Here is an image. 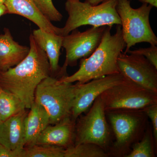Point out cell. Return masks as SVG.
<instances>
[{"mask_svg":"<svg viewBox=\"0 0 157 157\" xmlns=\"http://www.w3.org/2000/svg\"><path fill=\"white\" fill-rule=\"evenodd\" d=\"M0 35V72H5L17 65L28 54L29 46L14 41L10 30L4 29Z\"/></svg>","mask_w":157,"mask_h":157,"instance_id":"cell-16","label":"cell"},{"mask_svg":"<svg viewBox=\"0 0 157 157\" xmlns=\"http://www.w3.org/2000/svg\"><path fill=\"white\" fill-rule=\"evenodd\" d=\"M75 120L71 116L57 123L49 124L39 135L36 144L62 147L65 148L72 145L75 140Z\"/></svg>","mask_w":157,"mask_h":157,"instance_id":"cell-12","label":"cell"},{"mask_svg":"<svg viewBox=\"0 0 157 157\" xmlns=\"http://www.w3.org/2000/svg\"><path fill=\"white\" fill-rule=\"evenodd\" d=\"M107 1H109V0H86L85 2L88 3L92 6H97L101 3Z\"/></svg>","mask_w":157,"mask_h":157,"instance_id":"cell-26","label":"cell"},{"mask_svg":"<svg viewBox=\"0 0 157 157\" xmlns=\"http://www.w3.org/2000/svg\"><path fill=\"white\" fill-rule=\"evenodd\" d=\"M106 27H92L83 32L74 30L63 36L62 47L66 56L61 67L63 72L66 73L68 66H76L78 59L87 58L94 52L101 43Z\"/></svg>","mask_w":157,"mask_h":157,"instance_id":"cell-8","label":"cell"},{"mask_svg":"<svg viewBox=\"0 0 157 157\" xmlns=\"http://www.w3.org/2000/svg\"><path fill=\"white\" fill-rule=\"evenodd\" d=\"M5 1H6V0H0V4H4V5Z\"/></svg>","mask_w":157,"mask_h":157,"instance_id":"cell-29","label":"cell"},{"mask_svg":"<svg viewBox=\"0 0 157 157\" xmlns=\"http://www.w3.org/2000/svg\"><path fill=\"white\" fill-rule=\"evenodd\" d=\"M150 135L147 134L143 139L135 144L133 147L132 152L125 156L127 157H155L153 147L152 144Z\"/></svg>","mask_w":157,"mask_h":157,"instance_id":"cell-21","label":"cell"},{"mask_svg":"<svg viewBox=\"0 0 157 157\" xmlns=\"http://www.w3.org/2000/svg\"><path fill=\"white\" fill-rule=\"evenodd\" d=\"M32 35L47 55L50 65L51 76L56 78L58 76L59 78L64 76L59 64L63 36L39 28L34 30Z\"/></svg>","mask_w":157,"mask_h":157,"instance_id":"cell-15","label":"cell"},{"mask_svg":"<svg viewBox=\"0 0 157 157\" xmlns=\"http://www.w3.org/2000/svg\"><path fill=\"white\" fill-rule=\"evenodd\" d=\"M25 121V147L36 144L39 135L50 124L49 115L45 108L34 101Z\"/></svg>","mask_w":157,"mask_h":157,"instance_id":"cell-17","label":"cell"},{"mask_svg":"<svg viewBox=\"0 0 157 157\" xmlns=\"http://www.w3.org/2000/svg\"><path fill=\"white\" fill-rule=\"evenodd\" d=\"M132 111L119 109L108 112L116 139L117 148L121 149L128 146L140 128L141 122L140 116L132 113Z\"/></svg>","mask_w":157,"mask_h":157,"instance_id":"cell-11","label":"cell"},{"mask_svg":"<svg viewBox=\"0 0 157 157\" xmlns=\"http://www.w3.org/2000/svg\"><path fill=\"white\" fill-rule=\"evenodd\" d=\"M108 155L101 147L93 143H82L65 148L64 157H106Z\"/></svg>","mask_w":157,"mask_h":157,"instance_id":"cell-19","label":"cell"},{"mask_svg":"<svg viewBox=\"0 0 157 157\" xmlns=\"http://www.w3.org/2000/svg\"><path fill=\"white\" fill-rule=\"evenodd\" d=\"M112 27L107 26L101 43L90 56L82 59L79 69L73 75L59 78L63 82H77L85 83L104 76L119 73L117 59L126 44L123 37L121 25H117L116 32L111 34Z\"/></svg>","mask_w":157,"mask_h":157,"instance_id":"cell-2","label":"cell"},{"mask_svg":"<svg viewBox=\"0 0 157 157\" xmlns=\"http://www.w3.org/2000/svg\"><path fill=\"white\" fill-rule=\"evenodd\" d=\"M40 11L51 21L59 22L63 15L54 5L52 0H33Z\"/></svg>","mask_w":157,"mask_h":157,"instance_id":"cell-22","label":"cell"},{"mask_svg":"<svg viewBox=\"0 0 157 157\" xmlns=\"http://www.w3.org/2000/svg\"><path fill=\"white\" fill-rule=\"evenodd\" d=\"M125 80L126 78L119 73L93 79L85 83L77 82L75 84V99L71 111L72 117L75 120L78 118L104 91Z\"/></svg>","mask_w":157,"mask_h":157,"instance_id":"cell-10","label":"cell"},{"mask_svg":"<svg viewBox=\"0 0 157 157\" xmlns=\"http://www.w3.org/2000/svg\"><path fill=\"white\" fill-rule=\"evenodd\" d=\"M104 105L100 96L89 111L82 116L75 125V143H93L104 149L109 143V131Z\"/></svg>","mask_w":157,"mask_h":157,"instance_id":"cell-7","label":"cell"},{"mask_svg":"<svg viewBox=\"0 0 157 157\" xmlns=\"http://www.w3.org/2000/svg\"><path fill=\"white\" fill-rule=\"evenodd\" d=\"M23 148L12 150L0 144V157H21Z\"/></svg>","mask_w":157,"mask_h":157,"instance_id":"cell-25","label":"cell"},{"mask_svg":"<svg viewBox=\"0 0 157 157\" xmlns=\"http://www.w3.org/2000/svg\"><path fill=\"white\" fill-rule=\"evenodd\" d=\"M105 112L119 109L143 110L157 104V93L126 79L100 95Z\"/></svg>","mask_w":157,"mask_h":157,"instance_id":"cell-6","label":"cell"},{"mask_svg":"<svg viewBox=\"0 0 157 157\" xmlns=\"http://www.w3.org/2000/svg\"><path fill=\"white\" fill-rule=\"evenodd\" d=\"M117 0H109L97 6L79 1H67L65 9L68 17L64 26L59 28L60 36H64L82 26L112 27L121 25L117 12Z\"/></svg>","mask_w":157,"mask_h":157,"instance_id":"cell-3","label":"cell"},{"mask_svg":"<svg viewBox=\"0 0 157 157\" xmlns=\"http://www.w3.org/2000/svg\"><path fill=\"white\" fill-rule=\"evenodd\" d=\"M139 2H141L144 4H148V5H151L152 7H155L157 8V0H138Z\"/></svg>","mask_w":157,"mask_h":157,"instance_id":"cell-27","label":"cell"},{"mask_svg":"<svg viewBox=\"0 0 157 157\" xmlns=\"http://www.w3.org/2000/svg\"><path fill=\"white\" fill-rule=\"evenodd\" d=\"M153 7L144 3L137 9H133L130 0H117V12L121 21L122 32L126 44L124 53L137 43L147 42L157 45V38L152 29L149 16Z\"/></svg>","mask_w":157,"mask_h":157,"instance_id":"cell-5","label":"cell"},{"mask_svg":"<svg viewBox=\"0 0 157 157\" xmlns=\"http://www.w3.org/2000/svg\"><path fill=\"white\" fill-rule=\"evenodd\" d=\"M67 1H79L80 0H67Z\"/></svg>","mask_w":157,"mask_h":157,"instance_id":"cell-30","label":"cell"},{"mask_svg":"<svg viewBox=\"0 0 157 157\" xmlns=\"http://www.w3.org/2000/svg\"><path fill=\"white\" fill-rule=\"evenodd\" d=\"M28 113L25 109L0 123V144L12 150L24 147L25 121Z\"/></svg>","mask_w":157,"mask_h":157,"instance_id":"cell-14","label":"cell"},{"mask_svg":"<svg viewBox=\"0 0 157 157\" xmlns=\"http://www.w3.org/2000/svg\"><path fill=\"white\" fill-rule=\"evenodd\" d=\"M4 5L8 14L20 15L34 23L39 29L59 35L60 28L53 25L43 15L33 0H6Z\"/></svg>","mask_w":157,"mask_h":157,"instance_id":"cell-13","label":"cell"},{"mask_svg":"<svg viewBox=\"0 0 157 157\" xmlns=\"http://www.w3.org/2000/svg\"><path fill=\"white\" fill-rule=\"evenodd\" d=\"M127 53L142 56L147 59L157 69V47L156 45H151L148 48H140L135 50H129Z\"/></svg>","mask_w":157,"mask_h":157,"instance_id":"cell-23","label":"cell"},{"mask_svg":"<svg viewBox=\"0 0 157 157\" xmlns=\"http://www.w3.org/2000/svg\"><path fill=\"white\" fill-rule=\"evenodd\" d=\"M0 89H1V87H0ZM1 122H2V120H1V116H0V123H1Z\"/></svg>","mask_w":157,"mask_h":157,"instance_id":"cell-31","label":"cell"},{"mask_svg":"<svg viewBox=\"0 0 157 157\" xmlns=\"http://www.w3.org/2000/svg\"><path fill=\"white\" fill-rule=\"evenodd\" d=\"M7 14L8 12L6 6L4 4H0V17Z\"/></svg>","mask_w":157,"mask_h":157,"instance_id":"cell-28","label":"cell"},{"mask_svg":"<svg viewBox=\"0 0 157 157\" xmlns=\"http://www.w3.org/2000/svg\"><path fill=\"white\" fill-rule=\"evenodd\" d=\"M26 108L22 101L13 94L0 89V116L2 122Z\"/></svg>","mask_w":157,"mask_h":157,"instance_id":"cell-18","label":"cell"},{"mask_svg":"<svg viewBox=\"0 0 157 157\" xmlns=\"http://www.w3.org/2000/svg\"><path fill=\"white\" fill-rule=\"evenodd\" d=\"M28 54L17 65L0 72V87L19 98L29 109L34 103L38 85L51 76L50 65L44 51L29 36Z\"/></svg>","mask_w":157,"mask_h":157,"instance_id":"cell-1","label":"cell"},{"mask_svg":"<svg viewBox=\"0 0 157 157\" xmlns=\"http://www.w3.org/2000/svg\"><path fill=\"white\" fill-rule=\"evenodd\" d=\"M151 121L155 141H157V104H153L143 109Z\"/></svg>","mask_w":157,"mask_h":157,"instance_id":"cell-24","label":"cell"},{"mask_svg":"<svg viewBox=\"0 0 157 157\" xmlns=\"http://www.w3.org/2000/svg\"><path fill=\"white\" fill-rule=\"evenodd\" d=\"M123 53L117 59L119 72L127 80L157 93V69L142 56Z\"/></svg>","mask_w":157,"mask_h":157,"instance_id":"cell-9","label":"cell"},{"mask_svg":"<svg viewBox=\"0 0 157 157\" xmlns=\"http://www.w3.org/2000/svg\"><path fill=\"white\" fill-rule=\"evenodd\" d=\"M65 152L62 147L35 144L24 147L21 157H64Z\"/></svg>","mask_w":157,"mask_h":157,"instance_id":"cell-20","label":"cell"},{"mask_svg":"<svg viewBox=\"0 0 157 157\" xmlns=\"http://www.w3.org/2000/svg\"><path fill=\"white\" fill-rule=\"evenodd\" d=\"M76 85L63 82L51 76L43 79L37 86L34 101L44 107L54 124L71 116L75 99Z\"/></svg>","mask_w":157,"mask_h":157,"instance_id":"cell-4","label":"cell"}]
</instances>
